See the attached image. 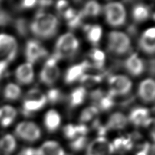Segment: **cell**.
Here are the masks:
<instances>
[{
  "label": "cell",
  "mask_w": 155,
  "mask_h": 155,
  "mask_svg": "<svg viewBox=\"0 0 155 155\" xmlns=\"http://www.w3.org/2000/svg\"><path fill=\"white\" fill-rule=\"evenodd\" d=\"M33 35L41 40H48L57 34L59 21L53 15L40 11L29 25Z\"/></svg>",
  "instance_id": "cell-1"
},
{
  "label": "cell",
  "mask_w": 155,
  "mask_h": 155,
  "mask_svg": "<svg viewBox=\"0 0 155 155\" xmlns=\"http://www.w3.org/2000/svg\"><path fill=\"white\" fill-rule=\"evenodd\" d=\"M79 48V41L75 35L67 33L59 37L55 45L53 57L57 61L69 59L75 55Z\"/></svg>",
  "instance_id": "cell-2"
},
{
  "label": "cell",
  "mask_w": 155,
  "mask_h": 155,
  "mask_svg": "<svg viewBox=\"0 0 155 155\" xmlns=\"http://www.w3.org/2000/svg\"><path fill=\"white\" fill-rule=\"evenodd\" d=\"M46 103V95L38 88H32L25 96L22 113L24 116L29 117L35 112L42 109Z\"/></svg>",
  "instance_id": "cell-3"
},
{
  "label": "cell",
  "mask_w": 155,
  "mask_h": 155,
  "mask_svg": "<svg viewBox=\"0 0 155 155\" xmlns=\"http://www.w3.org/2000/svg\"><path fill=\"white\" fill-rule=\"evenodd\" d=\"M107 48L112 53L123 55L131 51V40L128 35L120 31H112L107 37Z\"/></svg>",
  "instance_id": "cell-4"
},
{
  "label": "cell",
  "mask_w": 155,
  "mask_h": 155,
  "mask_svg": "<svg viewBox=\"0 0 155 155\" xmlns=\"http://www.w3.org/2000/svg\"><path fill=\"white\" fill-rule=\"evenodd\" d=\"M106 20L110 26L118 27L125 23L127 13L124 5L119 2H111L104 7Z\"/></svg>",
  "instance_id": "cell-5"
},
{
  "label": "cell",
  "mask_w": 155,
  "mask_h": 155,
  "mask_svg": "<svg viewBox=\"0 0 155 155\" xmlns=\"http://www.w3.org/2000/svg\"><path fill=\"white\" fill-rule=\"evenodd\" d=\"M109 92L112 96H123L129 93L132 88V82L129 78L123 75L111 76L108 78Z\"/></svg>",
  "instance_id": "cell-6"
},
{
  "label": "cell",
  "mask_w": 155,
  "mask_h": 155,
  "mask_svg": "<svg viewBox=\"0 0 155 155\" xmlns=\"http://www.w3.org/2000/svg\"><path fill=\"white\" fill-rule=\"evenodd\" d=\"M18 44L15 38L6 34H0V59L10 62L15 59Z\"/></svg>",
  "instance_id": "cell-7"
},
{
  "label": "cell",
  "mask_w": 155,
  "mask_h": 155,
  "mask_svg": "<svg viewBox=\"0 0 155 155\" xmlns=\"http://www.w3.org/2000/svg\"><path fill=\"white\" fill-rule=\"evenodd\" d=\"M15 134L24 141L34 142L41 137L40 127L32 122H23L19 123L15 129Z\"/></svg>",
  "instance_id": "cell-8"
},
{
  "label": "cell",
  "mask_w": 155,
  "mask_h": 155,
  "mask_svg": "<svg viewBox=\"0 0 155 155\" xmlns=\"http://www.w3.org/2000/svg\"><path fill=\"white\" fill-rule=\"evenodd\" d=\"M57 61L53 57L46 61L40 74V81L47 86L53 85L60 76V70L57 65Z\"/></svg>",
  "instance_id": "cell-9"
},
{
  "label": "cell",
  "mask_w": 155,
  "mask_h": 155,
  "mask_svg": "<svg viewBox=\"0 0 155 155\" xmlns=\"http://www.w3.org/2000/svg\"><path fill=\"white\" fill-rule=\"evenodd\" d=\"M25 57L27 63H35L48 55V52L46 48L35 40H31L27 41L25 46Z\"/></svg>",
  "instance_id": "cell-10"
},
{
  "label": "cell",
  "mask_w": 155,
  "mask_h": 155,
  "mask_svg": "<svg viewBox=\"0 0 155 155\" xmlns=\"http://www.w3.org/2000/svg\"><path fill=\"white\" fill-rule=\"evenodd\" d=\"M114 153L112 143L104 137H98L88 146L87 155H112Z\"/></svg>",
  "instance_id": "cell-11"
},
{
  "label": "cell",
  "mask_w": 155,
  "mask_h": 155,
  "mask_svg": "<svg viewBox=\"0 0 155 155\" xmlns=\"http://www.w3.org/2000/svg\"><path fill=\"white\" fill-rule=\"evenodd\" d=\"M128 120L136 127H149L151 124H153L154 119L150 117V112L147 108L137 107L130 112Z\"/></svg>",
  "instance_id": "cell-12"
},
{
  "label": "cell",
  "mask_w": 155,
  "mask_h": 155,
  "mask_svg": "<svg viewBox=\"0 0 155 155\" xmlns=\"http://www.w3.org/2000/svg\"><path fill=\"white\" fill-rule=\"evenodd\" d=\"M138 95L144 103H152L154 100L155 84L153 79L148 78L140 83L138 88Z\"/></svg>",
  "instance_id": "cell-13"
},
{
  "label": "cell",
  "mask_w": 155,
  "mask_h": 155,
  "mask_svg": "<svg viewBox=\"0 0 155 155\" xmlns=\"http://www.w3.org/2000/svg\"><path fill=\"white\" fill-rule=\"evenodd\" d=\"M124 67L131 76L135 77L142 75L145 70L144 63L136 53L130 55L124 61Z\"/></svg>",
  "instance_id": "cell-14"
},
{
  "label": "cell",
  "mask_w": 155,
  "mask_h": 155,
  "mask_svg": "<svg viewBox=\"0 0 155 155\" xmlns=\"http://www.w3.org/2000/svg\"><path fill=\"white\" fill-rule=\"evenodd\" d=\"M90 63L88 61H84L80 64L73 65L68 69L65 74V82L66 84H71L78 80L84 75Z\"/></svg>",
  "instance_id": "cell-15"
},
{
  "label": "cell",
  "mask_w": 155,
  "mask_h": 155,
  "mask_svg": "<svg viewBox=\"0 0 155 155\" xmlns=\"http://www.w3.org/2000/svg\"><path fill=\"white\" fill-rule=\"evenodd\" d=\"M155 29L152 27L143 32L139 40V47L148 54H153L155 51Z\"/></svg>",
  "instance_id": "cell-16"
},
{
  "label": "cell",
  "mask_w": 155,
  "mask_h": 155,
  "mask_svg": "<svg viewBox=\"0 0 155 155\" xmlns=\"http://www.w3.org/2000/svg\"><path fill=\"white\" fill-rule=\"evenodd\" d=\"M15 77L21 84H29L34 81V72L32 64L26 63L17 68L15 71Z\"/></svg>",
  "instance_id": "cell-17"
},
{
  "label": "cell",
  "mask_w": 155,
  "mask_h": 155,
  "mask_svg": "<svg viewBox=\"0 0 155 155\" xmlns=\"http://www.w3.org/2000/svg\"><path fill=\"white\" fill-rule=\"evenodd\" d=\"M35 155H65V151L54 141H47L35 150Z\"/></svg>",
  "instance_id": "cell-18"
},
{
  "label": "cell",
  "mask_w": 155,
  "mask_h": 155,
  "mask_svg": "<svg viewBox=\"0 0 155 155\" xmlns=\"http://www.w3.org/2000/svg\"><path fill=\"white\" fill-rule=\"evenodd\" d=\"M128 123V118L121 112H115L112 114L107 120L105 127L107 131L109 130L123 129Z\"/></svg>",
  "instance_id": "cell-19"
},
{
  "label": "cell",
  "mask_w": 155,
  "mask_h": 155,
  "mask_svg": "<svg viewBox=\"0 0 155 155\" xmlns=\"http://www.w3.org/2000/svg\"><path fill=\"white\" fill-rule=\"evenodd\" d=\"M88 131L87 127L84 124L80 125H74V124H67L63 128V134L66 138L70 140H74L82 136H86Z\"/></svg>",
  "instance_id": "cell-20"
},
{
  "label": "cell",
  "mask_w": 155,
  "mask_h": 155,
  "mask_svg": "<svg viewBox=\"0 0 155 155\" xmlns=\"http://www.w3.org/2000/svg\"><path fill=\"white\" fill-rule=\"evenodd\" d=\"M44 123L47 131L50 133L54 132L60 126L61 116L55 110H49L44 116Z\"/></svg>",
  "instance_id": "cell-21"
},
{
  "label": "cell",
  "mask_w": 155,
  "mask_h": 155,
  "mask_svg": "<svg viewBox=\"0 0 155 155\" xmlns=\"http://www.w3.org/2000/svg\"><path fill=\"white\" fill-rule=\"evenodd\" d=\"M17 112L13 107L10 106H4L0 108V123L4 127L10 126L15 120Z\"/></svg>",
  "instance_id": "cell-22"
},
{
  "label": "cell",
  "mask_w": 155,
  "mask_h": 155,
  "mask_svg": "<svg viewBox=\"0 0 155 155\" xmlns=\"http://www.w3.org/2000/svg\"><path fill=\"white\" fill-rule=\"evenodd\" d=\"M84 30L87 34L88 41L93 46L97 45L102 35L101 27L97 25H88L84 26Z\"/></svg>",
  "instance_id": "cell-23"
},
{
  "label": "cell",
  "mask_w": 155,
  "mask_h": 155,
  "mask_svg": "<svg viewBox=\"0 0 155 155\" xmlns=\"http://www.w3.org/2000/svg\"><path fill=\"white\" fill-rule=\"evenodd\" d=\"M150 16V10L144 4H139L134 6L132 9V17L136 23H143L148 20Z\"/></svg>",
  "instance_id": "cell-24"
},
{
  "label": "cell",
  "mask_w": 155,
  "mask_h": 155,
  "mask_svg": "<svg viewBox=\"0 0 155 155\" xmlns=\"http://www.w3.org/2000/svg\"><path fill=\"white\" fill-rule=\"evenodd\" d=\"M89 57L93 61L92 66L93 69L98 71H104V65L106 61V55L103 51L94 48L90 52Z\"/></svg>",
  "instance_id": "cell-25"
},
{
  "label": "cell",
  "mask_w": 155,
  "mask_h": 155,
  "mask_svg": "<svg viewBox=\"0 0 155 155\" xmlns=\"http://www.w3.org/2000/svg\"><path fill=\"white\" fill-rule=\"evenodd\" d=\"M112 144L114 152L117 151L119 153L123 154L131 150L134 142L129 137H120L115 139Z\"/></svg>",
  "instance_id": "cell-26"
},
{
  "label": "cell",
  "mask_w": 155,
  "mask_h": 155,
  "mask_svg": "<svg viewBox=\"0 0 155 155\" xmlns=\"http://www.w3.org/2000/svg\"><path fill=\"white\" fill-rule=\"evenodd\" d=\"M87 95V91L84 87H77L72 91L69 97V104L71 107H76L84 102Z\"/></svg>",
  "instance_id": "cell-27"
},
{
  "label": "cell",
  "mask_w": 155,
  "mask_h": 155,
  "mask_svg": "<svg viewBox=\"0 0 155 155\" xmlns=\"http://www.w3.org/2000/svg\"><path fill=\"white\" fill-rule=\"evenodd\" d=\"M16 148V142L12 135L7 134L0 139V149L5 154H10Z\"/></svg>",
  "instance_id": "cell-28"
},
{
  "label": "cell",
  "mask_w": 155,
  "mask_h": 155,
  "mask_svg": "<svg viewBox=\"0 0 155 155\" xmlns=\"http://www.w3.org/2000/svg\"><path fill=\"white\" fill-rule=\"evenodd\" d=\"M116 104L114 97L110 95V94H105L95 104V106L99 110L101 111H107L112 109Z\"/></svg>",
  "instance_id": "cell-29"
},
{
  "label": "cell",
  "mask_w": 155,
  "mask_h": 155,
  "mask_svg": "<svg viewBox=\"0 0 155 155\" xmlns=\"http://www.w3.org/2000/svg\"><path fill=\"white\" fill-rule=\"evenodd\" d=\"M101 5L95 1H90L86 3L84 7L82 10L83 15L85 16L95 17L101 13Z\"/></svg>",
  "instance_id": "cell-30"
},
{
  "label": "cell",
  "mask_w": 155,
  "mask_h": 155,
  "mask_svg": "<svg viewBox=\"0 0 155 155\" xmlns=\"http://www.w3.org/2000/svg\"><path fill=\"white\" fill-rule=\"evenodd\" d=\"M21 89L18 85L15 84H8L5 87L4 92V95L5 99L7 100L14 101L18 99L21 95Z\"/></svg>",
  "instance_id": "cell-31"
},
{
  "label": "cell",
  "mask_w": 155,
  "mask_h": 155,
  "mask_svg": "<svg viewBox=\"0 0 155 155\" xmlns=\"http://www.w3.org/2000/svg\"><path fill=\"white\" fill-rule=\"evenodd\" d=\"M104 77V74H97V75H93V74H84V75L79 79L80 83L83 84L84 87H91L93 86L100 83Z\"/></svg>",
  "instance_id": "cell-32"
},
{
  "label": "cell",
  "mask_w": 155,
  "mask_h": 155,
  "mask_svg": "<svg viewBox=\"0 0 155 155\" xmlns=\"http://www.w3.org/2000/svg\"><path fill=\"white\" fill-rule=\"evenodd\" d=\"M99 110L95 106L88 107L82 112L80 116V120L82 123L89 122L99 114Z\"/></svg>",
  "instance_id": "cell-33"
},
{
  "label": "cell",
  "mask_w": 155,
  "mask_h": 155,
  "mask_svg": "<svg viewBox=\"0 0 155 155\" xmlns=\"http://www.w3.org/2000/svg\"><path fill=\"white\" fill-rule=\"evenodd\" d=\"M47 101L50 104H55L60 102L63 98V93L61 91L57 88H52L49 90L46 95Z\"/></svg>",
  "instance_id": "cell-34"
},
{
  "label": "cell",
  "mask_w": 155,
  "mask_h": 155,
  "mask_svg": "<svg viewBox=\"0 0 155 155\" xmlns=\"http://www.w3.org/2000/svg\"><path fill=\"white\" fill-rule=\"evenodd\" d=\"M88 139L86 136H82L73 140L70 143V147L71 150L78 152L84 149L87 145Z\"/></svg>",
  "instance_id": "cell-35"
},
{
  "label": "cell",
  "mask_w": 155,
  "mask_h": 155,
  "mask_svg": "<svg viewBox=\"0 0 155 155\" xmlns=\"http://www.w3.org/2000/svg\"><path fill=\"white\" fill-rule=\"evenodd\" d=\"M15 26L16 31L21 36H26L28 34L29 26L27 21L24 18H18L15 22Z\"/></svg>",
  "instance_id": "cell-36"
},
{
  "label": "cell",
  "mask_w": 155,
  "mask_h": 155,
  "mask_svg": "<svg viewBox=\"0 0 155 155\" xmlns=\"http://www.w3.org/2000/svg\"><path fill=\"white\" fill-rule=\"evenodd\" d=\"M84 17V16L83 15L82 10L78 11L76 14V15L74 16L73 18H71V20L67 22L68 27H70L71 29H77L78 27H79L82 25V20Z\"/></svg>",
  "instance_id": "cell-37"
},
{
  "label": "cell",
  "mask_w": 155,
  "mask_h": 155,
  "mask_svg": "<svg viewBox=\"0 0 155 155\" xmlns=\"http://www.w3.org/2000/svg\"><path fill=\"white\" fill-rule=\"evenodd\" d=\"M154 146L146 142L142 146L141 150L138 152L136 155H154Z\"/></svg>",
  "instance_id": "cell-38"
},
{
  "label": "cell",
  "mask_w": 155,
  "mask_h": 155,
  "mask_svg": "<svg viewBox=\"0 0 155 155\" xmlns=\"http://www.w3.org/2000/svg\"><path fill=\"white\" fill-rule=\"evenodd\" d=\"M105 95V93L101 89H96L90 93V98L93 101V104H95L99 99L101 98L102 97Z\"/></svg>",
  "instance_id": "cell-39"
},
{
  "label": "cell",
  "mask_w": 155,
  "mask_h": 155,
  "mask_svg": "<svg viewBox=\"0 0 155 155\" xmlns=\"http://www.w3.org/2000/svg\"><path fill=\"white\" fill-rule=\"evenodd\" d=\"M37 1H33V0H25L21 2L20 7L23 9H29L34 7L37 4Z\"/></svg>",
  "instance_id": "cell-40"
},
{
  "label": "cell",
  "mask_w": 155,
  "mask_h": 155,
  "mask_svg": "<svg viewBox=\"0 0 155 155\" xmlns=\"http://www.w3.org/2000/svg\"><path fill=\"white\" fill-rule=\"evenodd\" d=\"M68 6V2L65 1H59L57 3L56 9L59 13L62 14L64 11L67 9Z\"/></svg>",
  "instance_id": "cell-41"
},
{
  "label": "cell",
  "mask_w": 155,
  "mask_h": 155,
  "mask_svg": "<svg viewBox=\"0 0 155 155\" xmlns=\"http://www.w3.org/2000/svg\"><path fill=\"white\" fill-rule=\"evenodd\" d=\"M8 63H9L5 61H0V78L2 77V74L6 70Z\"/></svg>",
  "instance_id": "cell-42"
},
{
  "label": "cell",
  "mask_w": 155,
  "mask_h": 155,
  "mask_svg": "<svg viewBox=\"0 0 155 155\" xmlns=\"http://www.w3.org/2000/svg\"><path fill=\"white\" fill-rule=\"evenodd\" d=\"M37 4H38V5L41 8L48 7V6H50L51 4H52V1H40V2H38Z\"/></svg>",
  "instance_id": "cell-43"
},
{
  "label": "cell",
  "mask_w": 155,
  "mask_h": 155,
  "mask_svg": "<svg viewBox=\"0 0 155 155\" xmlns=\"http://www.w3.org/2000/svg\"><path fill=\"white\" fill-rule=\"evenodd\" d=\"M128 32L129 34H131V35H135L137 34V29L134 25H131L128 28Z\"/></svg>",
  "instance_id": "cell-44"
},
{
  "label": "cell",
  "mask_w": 155,
  "mask_h": 155,
  "mask_svg": "<svg viewBox=\"0 0 155 155\" xmlns=\"http://www.w3.org/2000/svg\"><path fill=\"white\" fill-rule=\"evenodd\" d=\"M150 71L152 74V75H154V61L153 59L151 61V62L150 63Z\"/></svg>",
  "instance_id": "cell-45"
}]
</instances>
